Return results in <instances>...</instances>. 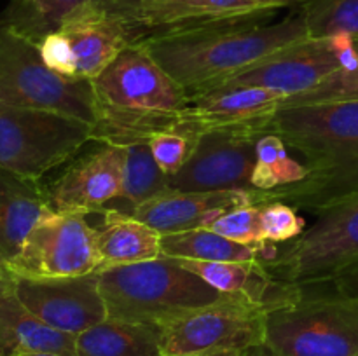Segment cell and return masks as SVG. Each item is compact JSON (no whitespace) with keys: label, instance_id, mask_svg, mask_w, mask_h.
I'll use <instances>...</instances> for the list:
<instances>
[{"label":"cell","instance_id":"1","mask_svg":"<svg viewBox=\"0 0 358 356\" xmlns=\"http://www.w3.org/2000/svg\"><path fill=\"white\" fill-rule=\"evenodd\" d=\"M257 133L280 136L308 168L301 181L261 191V202L318 213L358 194V100L280 108Z\"/></svg>","mask_w":358,"mask_h":356},{"label":"cell","instance_id":"2","mask_svg":"<svg viewBox=\"0 0 358 356\" xmlns=\"http://www.w3.org/2000/svg\"><path fill=\"white\" fill-rule=\"evenodd\" d=\"M273 16L231 21L156 35L136 42L191 98L217 89L276 51L310 37L297 9L282 21Z\"/></svg>","mask_w":358,"mask_h":356},{"label":"cell","instance_id":"3","mask_svg":"<svg viewBox=\"0 0 358 356\" xmlns=\"http://www.w3.org/2000/svg\"><path fill=\"white\" fill-rule=\"evenodd\" d=\"M96 105L93 140L126 147L177 129L191 103L184 87L140 44H131L91 80Z\"/></svg>","mask_w":358,"mask_h":356},{"label":"cell","instance_id":"4","mask_svg":"<svg viewBox=\"0 0 358 356\" xmlns=\"http://www.w3.org/2000/svg\"><path fill=\"white\" fill-rule=\"evenodd\" d=\"M96 274L108 318L128 323L159 327L175 314L226 297L175 258L163 255Z\"/></svg>","mask_w":358,"mask_h":356},{"label":"cell","instance_id":"5","mask_svg":"<svg viewBox=\"0 0 358 356\" xmlns=\"http://www.w3.org/2000/svg\"><path fill=\"white\" fill-rule=\"evenodd\" d=\"M269 356H358V297L320 286H299V295L266 313Z\"/></svg>","mask_w":358,"mask_h":356},{"label":"cell","instance_id":"6","mask_svg":"<svg viewBox=\"0 0 358 356\" xmlns=\"http://www.w3.org/2000/svg\"><path fill=\"white\" fill-rule=\"evenodd\" d=\"M0 103L70 115L94 124L91 80L70 79L42 59L38 44L0 23Z\"/></svg>","mask_w":358,"mask_h":356},{"label":"cell","instance_id":"7","mask_svg":"<svg viewBox=\"0 0 358 356\" xmlns=\"http://www.w3.org/2000/svg\"><path fill=\"white\" fill-rule=\"evenodd\" d=\"M266 309L241 295H226L159 325L163 356H245L264 346Z\"/></svg>","mask_w":358,"mask_h":356},{"label":"cell","instance_id":"8","mask_svg":"<svg viewBox=\"0 0 358 356\" xmlns=\"http://www.w3.org/2000/svg\"><path fill=\"white\" fill-rule=\"evenodd\" d=\"M91 140L93 128L79 119L0 103V170L38 181Z\"/></svg>","mask_w":358,"mask_h":356},{"label":"cell","instance_id":"9","mask_svg":"<svg viewBox=\"0 0 358 356\" xmlns=\"http://www.w3.org/2000/svg\"><path fill=\"white\" fill-rule=\"evenodd\" d=\"M358 262V194L317 213L299 237L276 244L264 267L278 281L296 286L325 283Z\"/></svg>","mask_w":358,"mask_h":356},{"label":"cell","instance_id":"10","mask_svg":"<svg viewBox=\"0 0 358 356\" xmlns=\"http://www.w3.org/2000/svg\"><path fill=\"white\" fill-rule=\"evenodd\" d=\"M135 44L128 24L108 3H84L38 44L42 59L70 79L93 80Z\"/></svg>","mask_w":358,"mask_h":356},{"label":"cell","instance_id":"11","mask_svg":"<svg viewBox=\"0 0 358 356\" xmlns=\"http://www.w3.org/2000/svg\"><path fill=\"white\" fill-rule=\"evenodd\" d=\"M358 65V40L348 35L308 37L276 51L219 87H266L287 98L306 93L341 70Z\"/></svg>","mask_w":358,"mask_h":356},{"label":"cell","instance_id":"12","mask_svg":"<svg viewBox=\"0 0 358 356\" xmlns=\"http://www.w3.org/2000/svg\"><path fill=\"white\" fill-rule=\"evenodd\" d=\"M13 278H73L98 271L94 229L86 215L48 212L6 267Z\"/></svg>","mask_w":358,"mask_h":356},{"label":"cell","instance_id":"13","mask_svg":"<svg viewBox=\"0 0 358 356\" xmlns=\"http://www.w3.org/2000/svg\"><path fill=\"white\" fill-rule=\"evenodd\" d=\"M252 128L213 129L198 136L194 152L175 175L168 192H217L252 187L257 138Z\"/></svg>","mask_w":358,"mask_h":356},{"label":"cell","instance_id":"14","mask_svg":"<svg viewBox=\"0 0 358 356\" xmlns=\"http://www.w3.org/2000/svg\"><path fill=\"white\" fill-rule=\"evenodd\" d=\"M13 290L34 316L76 337L108 318L96 272L73 278H13Z\"/></svg>","mask_w":358,"mask_h":356},{"label":"cell","instance_id":"15","mask_svg":"<svg viewBox=\"0 0 358 356\" xmlns=\"http://www.w3.org/2000/svg\"><path fill=\"white\" fill-rule=\"evenodd\" d=\"M112 9L128 24L135 44L156 35L252 17L275 16L278 13L262 9L255 0H159Z\"/></svg>","mask_w":358,"mask_h":356},{"label":"cell","instance_id":"16","mask_svg":"<svg viewBox=\"0 0 358 356\" xmlns=\"http://www.w3.org/2000/svg\"><path fill=\"white\" fill-rule=\"evenodd\" d=\"M122 159L124 147L112 143H101L98 150L79 157L45 187L49 208L79 215L105 212V206L121 194Z\"/></svg>","mask_w":358,"mask_h":356},{"label":"cell","instance_id":"17","mask_svg":"<svg viewBox=\"0 0 358 356\" xmlns=\"http://www.w3.org/2000/svg\"><path fill=\"white\" fill-rule=\"evenodd\" d=\"M285 94L266 87H217L191 98L177 129L201 135L213 129L252 128L257 131L283 107Z\"/></svg>","mask_w":358,"mask_h":356},{"label":"cell","instance_id":"18","mask_svg":"<svg viewBox=\"0 0 358 356\" xmlns=\"http://www.w3.org/2000/svg\"><path fill=\"white\" fill-rule=\"evenodd\" d=\"M261 191L238 188L217 192H164L129 209L131 216L164 234L208 227L217 216L245 205H259Z\"/></svg>","mask_w":358,"mask_h":356},{"label":"cell","instance_id":"19","mask_svg":"<svg viewBox=\"0 0 358 356\" xmlns=\"http://www.w3.org/2000/svg\"><path fill=\"white\" fill-rule=\"evenodd\" d=\"M76 335L49 327L21 304L13 290V276L0 288V356L52 353L77 356Z\"/></svg>","mask_w":358,"mask_h":356},{"label":"cell","instance_id":"20","mask_svg":"<svg viewBox=\"0 0 358 356\" xmlns=\"http://www.w3.org/2000/svg\"><path fill=\"white\" fill-rule=\"evenodd\" d=\"M51 212L45 187L0 170V265L7 267L16 258L35 223Z\"/></svg>","mask_w":358,"mask_h":356},{"label":"cell","instance_id":"21","mask_svg":"<svg viewBox=\"0 0 358 356\" xmlns=\"http://www.w3.org/2000/svg\"><path fill=\"white\" fill-rule=\"evenodd\" d=\"M98 271L161 257V234L129 213L105 208L103 222L94 229Z\"/></svg>","mask_w":358,"mask_h":356},{"label":"cell","instance_id":"22","mask_svg":"<svg viewBox=\"0 0 358 356\" xmlns=\"http://www.w3.org/2000/svg\"><path fill=\"white\" fill-rule=\"evenodd\" d=\"M276 243L266 241L261 246H248L231 241L213 230L192 229L161 236V255L170 258L201 262H264L271 260Z\"/></svg>","mask_w":358,"mask_h":356},{"label":"cell","instance_id":"23","mask_svg":"<svg viewBox=\"0 0 358 356\" xmlns=\"http://www.w3.org/2000/svg\"><path fill=\"white\" fill-rule=\"evenodd\" d=\"M77 356H159V327L107 320L77 335Z\"/></svg>","mask_w":358,"mask_h":356},{"label":"cell","instance_id":"24","mask_svg":"<svg viewBox=\"0 0 358 356\" xmlns=\"http://www.w3.org/2000/svg\"><path fill=\"white\" fill-rule=\"evenodd\" d=\"M91 2L112 3L114 0H10L0 14V23L41 44L72 10Z\"/></svg>","mask_w":358,"mask_h":356},{"label":"cell","instance_id":"25","mask_svg":"<svg viewBox=\"0 0 358 356\" xmlns=\"http://www.w3.org/2000/svg\"><path fill=\"white\" fill-rule=\"evenodd\" d=\"M168 192V175L157 166L149 143H131L124 147L121 173V194L129 206L126 212L143 205L149 199Z\"/></svg>","mask_w":358,"mask_h":356},{"label":"cell","instance_id":"26","mask_svg":"<svg viewBox=\"0 0 358 356\" xmlns=\"http://www.w3.org/2000/svg\"><path fill=\"white\" fill-rule=\"evenodd\" d=\"M306 173V164L290 157L289 147L280 136L261 133L257 138V164L252 175V187L257 191H273L301 181Z\"/></svg>","mask_w":358,"mask_h":356},{"label":"cell","instance_id":"27","mask_svg":"<svg viewBox=\"0 0 358 356\" xmlns=\"http://www.w3.org/2000/svg\"><path fill=\"white\" fill-rule=\"evenodd\" d=\"M297 9L310 37L348 35L358 40V0H310Z\"/></svg>","mask_w":358,"mask_h":356},{"label":"cell","instance_id":"28","mask_svg":"<svg viewBox=\"0 0 358 356\" xmlns=\"http://www.w3.org/2000/svg\"><path fill=\"white\" fill-rule=\"evenodd\" d=\"M206 229L240 244H248V246H261L266 243L261 227V206L259 205H245L229 209L217 216Z\"/></svg>","mask_w":358,"mask_h":356},{"label":"cell","instance_id":"29","mask_svg":"<svg viewBox=\"0 0 358 356\" xmlns=\"http://www.w3.org/2000/svg\"><path fill=\"white\" fill-rule=\"evenodd\" d=\"M358 100V65L341 70L324 82L306 93L285 98L282 108L303 107V105L331 103V101H357Z\"/></svg>","mask_w":358,"mask_h":356},{"label":"cell","instance_id":"30","mask_svg":"<svg viewBox=\"0 0 358 356\" xmlns=\"http://www.w3.org/2000/svg\"><path fill=\"white\" fill-rule=\"evenodd\" d=\"M198 136L199 135L184 131V129H171V131H164L152 136L149 140V147L152 150L157 166L168 177L177 173L194 152Z\"/></svg>","mask_w":358,"mask_h":356},{"label":"cell","instance_id":"31","mask_svg":"<svg viewBox=\"0 0 358 356\" xmlns=\"http://www.w3.org/2000/svg\"><path fill=\"white\" fill-rule=\"evenodd\" d=\"M261 227L264 239L269 243H287L306 229V220L297 215V209L282 201L261 202Z\"/></svg>","mask_w":358,"mask_h":356},{"label":"cell","instance_id":"32","mask_svg":"<svg viewBox=\"0 0 358 356\" xmlns=\"http://www.w3.org/2000/svg\"><path fill=\"white\" fill-rule=\"evenodd\" d=\"M310 286H320V288L327 290V292L331 293H336V295L358 297V262L348 265V267L341 269V271H339L338 274L332 276L329 281Z\"/></svg>","mask_w":358,"mask_h":356},{"label":"cell","instance_id":"33","mask_svg":"<svg viewBox=\"0 0 358 356\" xmlns=\"http://www.w3.org/2000/svg\"><path fill=\"white\" fill-rule=\"evenodd\" d=\"M259 3V7L262 9H268V10H280L283 7H289V6H303V3L310 2V0H255Z\"/></svg>","mask_w":358,"mask_h":356},{"label":"cell","instance_id":"34","mask_svg":"<svg viewBox=\"0 0 358 356\" xmlns=\"http://www.w3.org/2000/svg\"><path fill=\"white\" fill-rule=\"evenodd\" d=\"M149 2H159V0H114V2L108 3V6L115 7V9H121V7H133V6H140V3H149Z\"/></svg>","mask_w":358,"mask_h":356},{"label":"cell","instance_id":"35","mask_svg":"<svg viewBox=\"0 0 358 356\" xmlns=\"http://www.w3.org/2000/svg\"><path fill=\"white\" fill-rule=\"evenodd\" d=\"M9 279H10V274L6 271V267H2V265H0V288H2V286L6 285Z\"/></svg>","mask_w":358,"mask_h":356},{"label":"cell","instance_id":"36","mask_svg":"<svg viewBox=\"0 0 358 356\" xmlns=\"http://www.w3.org/2000/svg\"><path fill=\"white\" fill-rule=\"evenodd\" d=\"M245 356H269V355H268V353H266L264 346H261V348L252 349V351L247 353V355H245Z\"/></svg>","mask_w":358,"mask_h":356},{"label":"cell","instance_id":"37","mask_svg":"<svg viewBox=\"0 0 358 356\" xmlns=\"http://www.w3.org/2000/svg\"><path fill=\"white\" fill-rule=\"evenodd\" d=\"M21 356H62V355H52V353H24Z\"/></svg>","mask_w":358,"mask_h":356},{"label":"cell","instance_id":"38","mask_svg":"<svg viewBox=\"0 0 358 356\" xmlns=\"http://www.w3.org/2000/svg\"><path fill=\"white\" fill-rule=\"evenodd\" d=\"M159 356H163V355H159Z\"/></svg>","mask_w":358,"mask_h":356}]
</instances>
